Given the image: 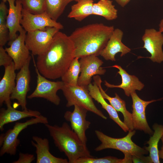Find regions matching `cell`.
Instances as JSON below:
<instances>
[{
  "label": "cell",
  "mask_w": 163,
  "mask_h": 163,
  "mask_svg": "<svg viewBox=\"0 0 163 163\" xmlns=\"http://www.w3.org/2000/svg\"><path fill=\"white\" fill-rule=\"evenodd\" d=\"M60 29L55 27H47L45 30L27 32L25 43L34 55L44 53L50 45L55 35Z\"/></svg>",
  "instance_id": "cell-8"
},
{
  "label": "cell",
  "mask_w": 163,
  "mask_h": 163,
  "mask_svg": "<svg viewBox=\"0 0 163 163\" xmlns=\"http://www.w3.org/2000/svg\"><path fill=\"white\" fill-rule=\"evenodd\" d=\"M78 58H75L67 70L61 77L62 81L65 84L78 85L79 75L81 72L80 64Z\"/></svg>",
  "instance_id": "cell-28"
},
{
  "label": "cell",
  "mask_w": 163,
  "mask_h": 163,
  "mask_svg": "<svg viewBox=\"0 0 163 163\" xmlns=\"http://www.w3.org/2000/svg\"><path fill=\"white\" fill-rule=\"evenodd\" d=\"M120 6L122 7H124L130 0H114Z\"/></svg>",
  "instance_id": "cell-35"
},
{
  "label": "cell",
  "mask_w": 163,
  "mask_h": 163,
  "mask_svg": "<svg viewBox=\"0 0 163 163\" xmlns=\"http://www.w3.org/2000/svg\"><path fill=\"white\" fill-rule=\"evenodd\" d=\"M94 81L97 84L99 88L101 94L103 97L108 101L110 104L117 112H120L123 114L124 118V123L126 125L129 130H133L132 121V113L126 109L125 101L122 99L116 93L115 96L112 97L109 96L103 89L101 83L102 81L100 76L96 75L93 77Z\"/></svg>",
  "instance_id": "cell-18"
},
{
  "label": "cell",
  "mask_w": 163,
  "mask_h": 163,
  "mask_svg": "<svg viewBox=\"0 0 163 163\" xmlns=\"http://www.w3.org/2000/svg\"><path fill=\"white\" fill-rule=\"evenodd\" d=\"M5 2H8L9 5L8 11L6 18V24L9 30V42L8 45L18 36V32H19L23 28L20 21L22 18V5L20 0H2Z\"/></svg>",
  "instance_id": "cell-17"
},
{
  "label": "cell",
  "mask_w": 163,
  "mask_h": 163,
  "mask_svg": "<svg viewBox=\"0 0 163 163\" xmlns=\"http://www.w3.org/2000/svg\"><path fill=\"white\" fill-rule=\"evenodd\" d=\"M5 68L4 75L0 81V106L4 102L5 104L11 103V95L16 85V75L13 61Z\"/></svg>",
  "instance_id": "cell-22"
},
{
  "label": "cell",
  "mask_w": 163,
  "mask_h": 163,
  "mask_svg": "<svg viewBox=\"0 0 163 163\" xmlns=\"http://www.w3.org/2000/svg\"><path fill=\"white\" fill-rule=\"evenodd\" d=\"M40 123L44 124L48 123L47 118L41 115L24 122H16L12 128L9 129L5 133L1 134L0 136V156L6 153L11 155H15L20 143L18 138L20 133L28 126Z\"/></svg>",
  "instance_id": "cell-5"
},
{
  "label": "cell",
  "mask_w": 163,
  "mask_h": 163,
  "mask_svg": "<svg viewBox=\"0 0 163 163\" xmlns=\"http://www.w3.org/2000/svg\"><path fill=\"white\" fill-rule=\"evenodd\" d=\"M74 54V46L69 36L59 31L46 50L37 56V67L47 78H61L75 58Z\"/></svg>",
  "instance_id": "cell-1"
},
{
  "label": "cell",
  "mask_w": 163,
  "mask_h": 163,
  "mask_svg": "<svg viewBox=\"0 0 163 163\" xmlns=\"http://www.w3.org/2000/svg\"><path fill=\"white\" fill-rule=\"evenodd\" d=\"M75 163H125L124 158L119 159L116 157L108 156L100 158L93 157L81 158Z\"/></svg>",
  "instance_id": "cell-31"
},
{
  "label": "cell",
  "mask_w": 163,
  "mask_h": 163,
  "mask_svg": "<svg viewBox=\"0 0 163 163\" xmlns=\"http://www.w3.org/2000/svg\"><path fill=\"white\" fill-rule=\"evenodd\" d=\"M78 0H45V12L52 19L57 21L70 2Z\"/></svg>",
  "instance_id": "cell-27"
},
{
  "label": "cell",
  "mask_w": 163,
  "mask_h": 163,
  "mask_svg": "<svg viewBox=\"0 0 163 163\" xmlns=\"http://www.w3.org/2000/svg\"><path fill=\"white\" fill-rule=\"evenodd\" d=\"M133 104L132 121L134 129L143 131L145 133L152 135L154 132L149 127L145 116L147 106L152 102L161 100L163 97L150 101H145L140 98L136 92L131 95Z\"/></svg>",
  "instance_id": "cell-11"
},
{
  "label": "cell",
  "mask_w": 163,
  "mask_h": 163,
  "mask_svg": "<svg viewBox=\"0 0 163 163\" xmlns=\"http://www.w3.org/2000/svg\"><path fill=\"white\" fill-rule=\"evenodd\" d=\"M158 155L159 158L163 159V143H162V145L161 149L160 150H158Z\"/></svg>",
  "instance_id": "cell-36"
},
{
  "label": "cell",
  "mask_w": 163,
  "mask_h": 163,
  "mask_svg": "<svg viewBox=\"0 0 163 163\" xmlns=\"http://www.w3.org/2000/svg\"><path fill=\"white\" fill-rule=\"evenodd\" d=\"M31 143L36 148L37 163H68V159L56 157L50 151L48 139L33 136Z\"/></svg>",
  "instance_id": "cell-19"
},
{
  "label": "cell",
  "mask_w": 163,
  "mask_h": 163,
  "mask_svg": "<svg viewBox=\"0 0 163 163\" xmlns=\"http://www.w3.org/2000/svg\"><path fill=\"white\" fill-rule=\"evenodd\" d=\"M111 67L119 70L117 73L121 76V83L118 85L110 84L105 80L104 85L109 88H119L123 89L125 94L128 97L131 96L136 90L141 91L144 87V84L134 75L129 74L126 71L119 65H115Z\"/></svg>",
  "instance_id": "cell-20"
},
{
  "label": "cell",
  "mask_w": 163,
  "mask_h": 163,
  "mask_svg": "<svg viewBox=\"0 0 163 163\" xmlns=\"http://www.w3.org/2000/svg\"><path fill=\"white\" fill-rule=\"evenodd\" d=\"M3 1L0 4V46H3L9 41V30L6 24L8 9Z\"/></svg>",
  "instance_id": "cell-29"
},
{
  "label": "cell",
  "mask_w": 163,
  "mask_h": 163,
  "mask_svg": "<svg viewBox=\"0 0 163 163\" xmlns=\"http://www.w3.org/2000/svg\"><path fill=\"white\" fill-rule=\"evenodd\" d=\"M55 146L68 158L69 163H75L78 159L92 157L87 145L82 143L77 134L66 122L61 126L45 124Z\"/></svg>",
  "instance_id": "cell-3"
},
{
  "label": "cell",
  "mask_w": 163,
  "mask_h": 163,
  "mask_svg": "<svg viewBox=\"0 0 163 163\" xmlns=\"http://www.w3.org/2000/svg\"><path fill=\"white\" fill-rule=\"evenodd\" d=\"M89 93L92 97L98 103H100L102 107L108 113L110 118L116 123L125 132L129 130L126 125L119 117L117 111L110 104H108L102 96L99 87L94 82L91 83L88 86Z\"/></svg>",
  "instance_id": "cell-23"
},
{
  "label": "cell",
  "mask_w": 163,
  "mask_h": 163,
  "mask_svg": "<svg viewBox=\"0 0 163 163\" xmlns=\"http://www.w3.org/2000/svg\"><path fill=\"white\" fill-rule=\"evenodd\" d=\"M31 59L25 63L16 75V85L10 97L11 100L17 101L22 110L28 109L26 107V97L30 90V74L29 67Z\"/></svg>",
  "instance_id": "cell-12"
},
{
  "label": "cell",
  "mask_w": 163,
  "mask_h": 163,
  "mask_svg": "<svg viewBox=\"0 0 163 163\" xmlns=\"http://www.w3.org/2000/svg\"><path fill=\"white\" fill-rule=\"evenodd\" d=\"M7 108L0 109V130H4V126L8 123L29 117H37L41 115L38 111L27 109L22 111L17 110L11 106V103L6 104Z\"/></svg>",
  "instance_id": "cell-21"
},
{
  "label": "cell",
  "mask_w": 163,
  "mask_h": 163,
  "mask_svg": "<svg viewBox=\"0 0 163 163\" xmlns=\"http://www.w3.org/2000/svg\"><path fill=\"white\" fill-rule=\"evenodd\" d=\"M128 132L125 136L116 138L109 136L99 130H95V134L101 143L94 150L99 151L107 149H115L121 151L124 156L128 157L148 154L149 152L144 148L139 146L132 141V137L135 134L136 131L133 130Z\"/></svg>",
  "instance_id": "cell-4"
},
{
  "label": "cell",
  "mask_w": 163,
  "mask_h": 163,
  "mask_svg": "<svg viewBox=\"0 0 163 163\" xmlns=\"http://www.w3.org/2000/svg\"><path fill=\"white\" fill-rule=\"evenodd\" d=\"M35 70L37 74V85L34 91L27 98L45 99L56 105H58L60 99L57 94L58 91L61 90L64 83L61 81L53 82L47 79L39 72L34 60Z\"/></svg>",
  "instance_id": "cell-7"
},
{
  "label": "cell",
  "mask_w": 163,
  "mask_h": 163,
  "mask_svg": "<svg viewBox=\"0 0 163 163\" xmlns=\"http://www.w3.org/2000/svg\"><path fill=\"white\" fill-rule=\"evenodd\" d=\"M161 140L162 142L163 143V134L161 138Z\"/></svg>",
  "instance_id": "cell-38"
},
{
  "label": "cell",
  "mask_w": 163,
  "mask_h": 163,
  "mask_svg": "<svg viewBox=\"0 0 163 163\" xmlns=\"http://www.w3.org/2000/svg\"><path fill=\"white\" fill-rule=\"evenodd\" d=\"M19 35L6 47V51L12 58L16 70L20 69L25 63L31 59L29 50L25 43L26 31L23 28L19 32Z\"/></svg>",
  "instance_id": "cell-15"
},
{
  "label": "cell",
  "mask_w": 163,
  "mask_h": 163,
  "mask_svg": "<svg viewBox=\"0 0 163 163\" xmlns=\"http://www.w3.org/2000/svg\"><path fill=\"white\" fill-rule=\"evenodd\" d=\"M94 2L92 0H78L76 3L71 6V11L68 17L81 21L88 17L93 15Z\"/></svg>",
  "instance_id": "cell-25"
},
{
  "label": "cell",
  "mask_w": 163,
  "mask_h": 163,
  "mask_svg": "<svg viewBox=\"0 0 163 163\" xmlns=\"http://www.w3.org/2000/svg\"><path fill=\"white\" fill-rule=\"evenodd\" d=\"M13 61L3 46H0V66L5 67L10 65Z\"/></svg>",
  "instance_id": "cell-32"
},
{
  "label": "cell",
  "mask_w": 163,
  "mask_h": 163,
  "mask_svg": "<svg viewBox=\"0 0 163 163\" xmlns=\"http://www.w3.org/2000/svg\"><path fill=\"white\" fill-rule=\"evenodd\" d=\"M159 31L161 32H163V18L160 21L159 24Z\"/></svg>",
  "instance_id": "cell-37"
},
{
  "label": "cell",
  "mask_w": 163,
  "mask_h": 163,
  "mask_svg": "<svg viewBox=\"0 0 163 163\" xmlns=\"http://www.w3.org/2000/svg\"><path fill=\"white\" fill-rule=\"evenodd\" d=\"M144 43L143 48L151 54L149 58L154 62L163 61V34L154 28L145 29L142 37Z\"/></svg>",
  "instance_id": "cell-14"
},
{
  "label": "cell",
  "mask_w": 163,
  "mask_h": 163,
  "mask_svg": "<svg viewBox=\"0 0 163 163\" xmlns=\"http://www.w3.org/2000/svg\"><path fill=\"white\" fill-rule=\"evenodd\" d=\"M93 0V1H95V0Z\"/></svg>",
  "instance_id": "cell-39"
},
{
  "label": "cell",
  "mask_w": 163,
  "mask_h": 163,
  "mask_svg": "<svg viewBox=\"0 0 163 163\" xmlns=\"http://www.w3.org/2000/svg\"><path fill=\"white\" fill-rule=\"evenodd\" d=\"M61 90L67 101L66 107H69L78 105L85 108L103 119H107V117L95 105L88 88L78 85L72 86L64 83Z\"/></svg>",
  "instance_id": "cell-6"
},
{
  "label": "cell",
  "mask_w": 163,
  "mask_h": 163,
  "mask_svg": "<svg viewBox=\"0 0 163 163\" xmlns=\"http://www.w3.org/2000/svg\"><path fill=\"white\" fill-rule=\"evenodd\" d=\"M93 15L101 16L107 21H111L117 18L118 10L112 0H99L93 4Z\"/></svg>",
  "instance_id": "cell-26"
},
{
  "label": "cell",
  "mask_w": 163,
  "mask_h": 163,
  "mask_svg": "<svg viewBox=\"0 0 163 163\" xmlns=\"http://www.w3.org/2000/svg\"><path fill=\"white\" fill-rule=\"evenodd\" d=\"M80 59L81 74L78 79V85L88 88L92 77L96 75H104L106 70L101 67L103 62L97 56L90 55Z\"/></svg>",
  "instance_id": "cell-10"
},
{
  "label": "cell",
  "mask_w": 163,
  "mask_h": 163,
  "mask_svg": "<svg viewBox=\"0 0 163 163\" xmlns=\"http://www.w3.org/2000/svg\"><path fill=\"white\" fill-rule=\"evenodd\" d=\"M22 15L20 24L27 32L45 30L47 27H55L60 30L63 28L62 24L52 19L45 12L41 14H34L23 8Z\"/></svg>",
  "instance_id": "cell-9"
},
{
  "label": "cell",
  "mask_w": 163,
  "mask_h": 163,
  "mask_svg": "<svg viewBox=\"0 0 163 163\" xmlns=\"http://www.w3.org/2000/svg\"><path fill=\"white\" fill-rule=\"evenodd\" d=\"M123 32L121 29H114L107 44L100 53V55L106 60L116 61L115 56L121 53L122 57L131 51V49L122 42Z\"/></svg>",
  "instance_id": "cell-16"
},
{
  "label": "cell",
  "mask_w": 163,
  "mask_h": 163,
  "mask_svg": "<svg viewBox=\"0 0 163 163\" xmlns=\"http://www.w3.org/2000/svg\"><path fill=\"white\" fill-rule=\"evenodd\" d=\"M114 29L113 26L95 23L76 28L69 36L75 47V57L98 56L106 46Z\"/></svg>",
  "instance_id": "cell-2"
},
{
  "label": "cell",
  "mask_w": 163,
  "mask_h": 163,
  "mask_svg": "<svg viewBox=\"0 0 163 163\" xmlns=\"http://www.w3.org/2000/svg\"><path fill=\"white\" fill-rule=\"evenodd\" d=\"M23 8L34 14L44 13L46 10L45 0H20Z\"/></svg>",
  "instance_id": "cell-30"
},
{
  "label": "cell",
  "mask_w": 163,
  "mask_h": 163,
  "mask_svg": "<svg viewBox=\"0 0 163 163\" xmlns=\"http://www.w3.org/2000/svg\"><path fill=\"white\" fill-rule=\"evenodd\" d=\"M153 134L146 143L149 146L144 148L149 152V156L152 163H159L158 145L163 134V125L155 123L153 126Z\"/></svg>",
  "instance_id": "cell-24"
},
{
  "label": "cell",
  "mask_w": 163,
  "mask_h": 163,
  "mask_svg": "<svg viewBox=\"0 0 163 163\" xmlns=\"http://www.w3.org/2000/svg\"><path fill=\"white\" fill-rule=\"evenodd\" d=\"M132 161L133 163H152L149 156H145L143 155H132Z\"/></svg>",
  "instance_id": "cell-34"
},
{
  "label": "cell",
  "mask_w": 163,
  "mask_h": 163,
  "mask_svg": "<svg viewBox=\"0 0 163 163\" xmlns=\"http://www.w3.org/2000/svg\"><path fill=\"white\" fill-rule=\"evenodd\" d=\"M74 106L73 111H66L64 117L67 121L70 122L72 129L77 134L82 143L87 145V139L85 133L91 124L86 119L88 110L78 105H75Z\"/></svg>",
  "instance_id": "cell-13"
},
{
  "label": "cell",
  "mask_w": 163,
  "mask_h": 163,
  "mask_svg": "<svg viewBox=\"0 0 163 163\" xmlns=\"http://www.w3.org/2000/svg\"><path fill=\"white\" fill-rule=\"evenodd\" d=\"M35 157L33 154L24 153L20 152L19 157L16 161L12 162L13 163H31L34 160Z\"/></svg>",
  "instance_id": "cell-33"
}]
</instances>
